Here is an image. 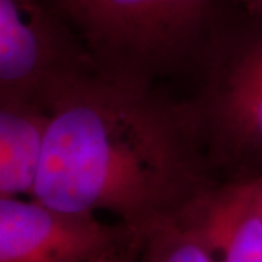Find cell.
<instances>
[{
  "mask_svg": "<svg viewBox=\"0 0 262 262\" xmlns=\"http://www.w3.org/2000/svg\"><path fill=\"white\" fill-rule=\"evenodd\" d=\"M253 15H262V0H239Z\"/></svg>",
  "mask_w": 262,
  "mask_h": 262,
  "instance_id": "obj_9",
  "label": "cell"
},
{
  "mask_svg": "<svg viewBox=\"0 0 262 262\" xmlns=\"http://www.w3.org/2000/svg\"><path fill=\"white\" fill-rule=\"evenodd\" d=\"M95 66L82 39L42 0H0V101L50 111L56 96Z\"/></svg>",
  "mask_w": 262,
  "mask_h": 262,
  "instance_id": "obj_4",
  "label": "cell"
},
{
  "mask_svg": "<svg viewBox=\"0 0 262 262\" xmlns=\"http://www.w3.org/2000/svg\"><path fill=\"white\" fill-rule=\"evenodd\" d=\"M258 182H259V191H261V200H262V173L258 175Z\"/></svg>",
  "mask_w": 262,
  "mask_h": 262,
  "instance_id": "obj_11",
  "label": "cell"
},
{
  "mask_svg": "<svg viewBox=\"0 0 262 262\" xmlns=\"http://www.w3.org/2000/svg\"><path fill=\"white\" fill-rule=\"evenodd\" d=\"M51 113L29 101H0V198L34 195Z\"/></svg>",
  "mask_w": 262,
  "mask_h": 262,
  "instance_id": "obj_7",
  "label": "cell"
},
{
  "mask_svg": "<svg viewBox=\"0 0 262 262\" xmlns=\"http://www.w3.org/2000/svg\"><path fill=\"white\" fill-rule=\"evenodd\" d=\"M201 70L189 102L210 166L230 179L251 178L262 166V28L222 29Z\"/></svg>",
  "mask_w": 262,
  "mask_h": 262,
  "instance_id": "obj_3",
  "label": "cell"
},
{
  "mask_svg": "<svg viewBox=\"0 0 262 262\" xmlns=\"http://www.w3.org/2000/svg\"><path fill=\"white\" fill-rule=\"evenodd\" d=\"M34 195L72 213L110 211L143 237L219 181L189 101L158 84L77 77L50 105Z\"/></svg>",
  "mask_w": 262,
  "mask_h": 262,
  "instance_id": "obj_1",
  "label": "cell"
},
{
  "mask_svg": "<svg viewBox=\"0 0 262 262\" xmlns=\"http://www.w3.org/2000/svg\"><path fill=\"white\" fill-rule=\"evenodd\" d=\"M140 234L91 213H72L35 198H0V262H91L122 252Z\"/></svg>",
  "mask_w": 262,
  "mask_h": 262,
  "instance_id": "obj_5",
  "label": "cell"
},
{
  "mask_svg": "<svg viewBox=\"0 0 262 262\" xmlns=\"http://www.w3.org/2000/svg\"><path fill=\"white\" fill-rule=\"evenodd\" d=\"M95 70L156 84L203 67L217 34L214 0H54Z\"/></svg>",
  "mask_w": 262,
  "mask_h": 262,
  "instance_id": "obj_2",
  "label": "cell"
},
{
  "mask_svg": "<svg viewBox=\"0 0 262 262\" xmlns=\"http://www.w3.org/2000/svg\"><path fill=\"white\" fill-rule=\"evenodd\" d=\"M144 262H215L203 244L178 220L156 226L143 237Z\"/></svg>",
  "mask_w": 262,
  "mask_h": 262,
  "instance_id": "obj_8",
  "label": "cell"
},
{
  "mask_svg": "<svg viewBox=\"0 0 262 262\" xmlns=\"http://www.w3.org/2000/svg\"><path fill=\"white\" fill-rule=\"evenodd\" d=\"M215 262H262L258 175L217 182L179 215Z\"/></svg>",
  "mask_w": 262,
  "mask_h": 262,
  "instance_id": "obj_6",
  "label": "cell"
},
{
  "mask_svg": "<svg viewBox=\"0 0 262 262\" xmlns=\"http://www.w3.org/2000/svg\"><path fill=\"white\" fill-rule=\"evenodd\" d=\"M91 262H134L131 261L130 258H127L125 255H122V252L120 253H113V255H108V256H103V258H98L95 261Z\"/></svg>",
  "mask_w": 262,
  "mask_h": 262,
  "instance_id": "obj_10",
  "label": "cell"
}]
</instances>
